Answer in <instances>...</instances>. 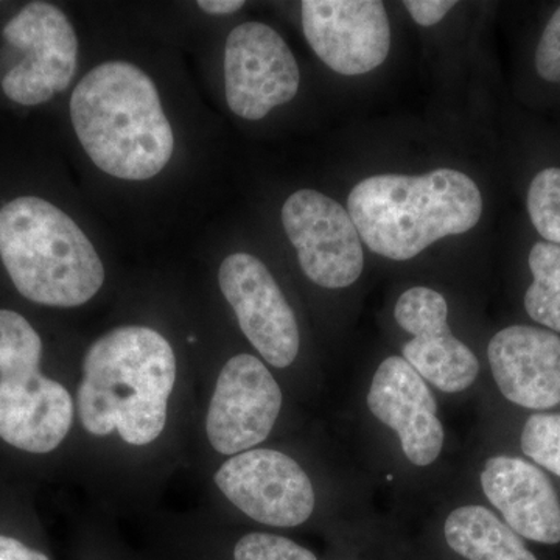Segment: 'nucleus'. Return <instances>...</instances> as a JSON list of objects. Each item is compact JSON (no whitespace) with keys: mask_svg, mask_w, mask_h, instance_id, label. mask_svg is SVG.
<instances>
[{"mask_svg":"<svg viewBox=\"0 0 560 560\" xmlns=\"http://www.w3.org/2000/svg\"><path fill=\"white\" fill-rule=\"evenodd\" d=\"M175 381V352L160 331L140 326L110 330L84 355L81 423L94 436L117 431L127 444H150L167 423Z\"/></svg>","mask_w":560,"mask_h":560,"instance_id":"nucleus-1","label":"nucleus"},{"mask_svg":"<svg viewBox=\"0 0 560 560\" xmlns=\"http://www.w3.org/2000/svg\"><path fill=\"white\" fill-rule=\"evenodd\" d=\"M70 119L88 156L114 178H153L175 151L156 86L131 62L92 69L73 90Z\"/></svg>","mask_w":560,"mask_h":560,"instance_id":"nucleus-2","label":"nucleus"},{"mask_svg":"<svg viewBox=\"0 0 560 560\" xmlns=\"http://www.w3.org/2000/svg\"><path fill=\"white\" fill-rule=\"evenodd\" d=\"M348 206L368 248L399 261L419 256L441 238L466 234L482 215L477 183L455 168L371 176L350 190Z\"/></svg>","mask_w":560,"mask_h":560,"instance_id":"nucleus-3","label":"nucleus"},{"mask_svg":"<svg viewBox=\"0 0 560 560\" xmlns=\"http://www.w3.org/2000/svg\"><path fill=\"white\" fill-rule=\"evenodd\" d=\"M0 259L28 301L79 307L105 282L90 238L68 213L38 197H20L0 209Z\"/></svg>","mask_w":560,"mask_h":560,"instance_id":"nucleus-4","label":"nucleus"},{"mask_svg":"<svg viewBox=\"0 0 560 560\" xmlns=\"http://www.w3.org/2000/svg\"><path fill=\"white\" fill-rule=\"evenodd\" d=\"M3 38L25 54L2 80L10 101L36 106L68 90L75 75L79 39L58 7L28 3L5 25Z\"/></svg>","mask_w":560,"mask_h":560,"instance_id":"nucleus-5","label":"nucleus"},{"mask_svg":"<svg viewBox=\"0 0 560 560\" xmlns=\"http://www.w3.org/2000/svg\"><path fill=\"white\" fill-rule=\"evenodd\" d=\"M282 224L298 250L302 271L323 289H348L364 267L363 246L349 210L320 191L291 195L282 208Z\"/></svg>","mask_w":560,"mask_h":560,"instance_id":"nucleus-6","label":"nucleus"},{"mask_svg":"<svg viewBox=\"0 0 560 560\" xmlns=\"http://www.w3.org/2000/svg\"><path fill=\"white\" fill-rule=\"evenodd\" d=\"M301 72L293 51L275 28L245 22L224 47V90L232 113L260 120L300 91Z\"/></svg>","mask_w":560,"mask_h":560,"instance_id":"nucleus-7","label":"nucleus"},{"mask_svg":"<svg viewBox=\"0 0 560 560\" xmlns=\"http://www.w3.org/2000/svg\"><path fill=\"white\" fill-rule=\"evenodd\" d=\"M221 493L253 521L294 528L312 517L315 489L300 464L270 448L231 456L215 474Z\"/></svg>","mask_w":560,"mask_h":560,"instance_id":"nucleus-8","label":"nucleus"},{"mask_svg":"<svg viewBox=\"0 0 560 560\" xmlns=\"http://www.w3.org/2000/svg\"><path fill=\"white\" fill-rule=\"evenodd\" d=\"M282 400L279 383L257 357H232L210 399L206 422L210 445L228 456L253 451L270 436Z\"/></svg>","mask_w":560,"mask_h":560,"instance_id":"nucleus-9","label":"nucleus"},{"mask_svg":"<svg viewBox=\"0 0 560 560\" xmlns=\"http://www.w3.org/2000/svg\"><path fill=\"white\" fill-rule=\"evenodd\" d=\"M219 282L250 345L271 366H291L300 353V327L264 261L250 254H232L221 264Z\"/></svg>","mask_w":560,"mask_h":560,"instance_id":"nucleus-10","label":"nucleus"},{"mask_svg":"<svg viewBox=\"0 0 560 560\" xmlns=\"http://www.w3.org/2000/svg\"><path fill=\"white\" fill-rule=\"evenodd\" d=\"M302 27L313 51L341 75H363L388 58L390 27L378 0H304Z\"/></svg>","mask_w":560,"mask_h":560,"instance_id":"nucleus-11","label":"nucleus"},{"mask_svg":"<svg viewBox=\"0 0 560 560\" xmlns=\"http://www.w3.org/2000/svg\"><path fill=\"white\" fill-rule=\"evenodd\" d=\"M394 318L411 335L401 353L423 381L447 394L474 385L480 361L452 334L448 304L440 291L427 287L405 291L394 308Z\"/></svg>","mask_w":560,"mask_h":560,"instance_id":"nucleus-12","label":"nucleus"},{"mask_svg":"<svg viewBox=\"0 0 560 560\" xmlns=\"http://www.w3.org/2000/svg\"><path fill=\"white\" fill-rule=\"evenodd\" d=\"M73 405L61 383L39 371L38 360L0 370V438L20 451L49 453L68 436Z\"/></svg>","mask_w":560,"mask_h":560,"instance_id":"nucleus-13","label":"nucleus"},{"mask_svg":"<svg viewBox=\"0 0 560 560\" xmlns=\"http://www.w3.org/2000/svg\"><path fill=\"white\" fill-rule=\"evenodd\" d=\"M368 408L399 436L411 464L427 467L440 458L445 431L425 381L404 357L383 360L372 377Z\"/></svg>","mask_w":560,"mask_h":560,"instance_id":"nucleus-14","label":"nucleus"},{"mask_svg":"<svg viewBox=\"0 0 560 560\" xmlns=\"http://www.w3.org/2000/svg\"><path fill=\"white\" fill-rule=\"evenodd\" d=\"M490 370L504 397L529 410L560 404V337L530 326L497 331L488 346Z\"/></svg>","mask_w":560,"mask_h":560,"instance_id":"nucleus-15","label":"nucleus"},{"mask_svg":"<svg viewBox=\"0 0 560 560\" xmlns=\"http://www.w3.org/2000/svg\"><path fill=\"white\" fill-rule=\"evenodd\" d=\"M481 488L518 536L559 544L560 500L539 467L514 456H493L481 471Z\"/></svg>","mask_w":560,"mask_h":560,"instance_id":"nucleus-16","label":"nucleus"},{"mask_svg":"<svg viewBox=\"0 0 560 560\" xmlns=\"http://www.w3.org/2000/svg\"><path fill=\"white\" fill-rule=\"evenodd\" d=\"M445 540L467 560H537L525 541L485 506H460L444 525Z\"/></svg>","mask_w":560,"mask_h":560,"instance_id":"nucleus-17","label":"nucleus"},{"mask_svg":"<svg viewBox=\"0 0 560 560\" xmlns=\"http://www.w3.org/2000/svg\"><path fill=\"white\" fill-rule=\"evenodd\" d=\"M533 283L525 294L530 318L560 334V246L537 242L529 253Z\"/></svg>","mask_w":560,"mask_h":560,"instance_id":"nucleus-18","label":"nucleus"},{"mask_svg":"<svg viewBox=\"0 0 560 560\" xmlns=\"http://www.w3.org/2000/svg\"><path fill=\"white\" fill-rule=\"evenodd\" d=\"M528 212L541 237L560 246V168L537 173L528 190Z\"/></svg>","mask_w":560,"mask_h":560,"instance_id":"nucleus-19","label":"nucleus"},{"mask_svg":"<svg viewBox=\"0 0 560 560\" xmlns=\"http://www.w3.org/2000/svg\"><path fill=\"white\" fill-rule=\"evenodd\" d=\"M522 451L537 466L560 477V415H533L522 431Z\"/></svg>","mask_w":560,"mask_h":560,"instance_id":"nucleus-20","label":"nucleus"},{"mask_svg":"<svg viewBox=\"0 0 560 560\" xmlns=\"http://www.w3.org/2000/svg\"><path fill=\"white\" fill-rule=\"evenodd\" d=\"M43 341L20 313L0 311V368L25 360H40Z\"/></svg>","mask_w":560,"mask_h":560,"instance_id":"nucleus-21","label":"nucleus"},{"mask_svg":"<svg viewBox=\"0 0 560 560\" xmlns=\"http://www.w3.org/2000/svg\"><path fill=\"white\" fill-rule=\"evenodd\" d=\"M235 560H318L307 548L276 534H246L235 545Z\"/></svg>","mask_w":560,"mask_h":560,"instance_id":"nucleus-22","label":"nucleus"},{"mask_svg":"<svg viewBox=\"0 0 560 560\" xmlns=\"http://www.w3.org/2000/svg\"><path fill=\"white\" fill-rule=\"evenodd\" d=\"M536 69L541 79L560 83V7L541 33L536 50Z\"/></svg>","mask_w":560,"mask_h":560,"instance_id":"nucleus-23","label":"nucleus"},{"mask_svg":"<svg viewBox=\"0 0 560 560\" xmlns=\"http://www.w3.org/2000/svg\"><path fill=\"white\" fill-rule=\"evenodd\" d=\"M404 5L407 7L412 20L419 25L431 27L444 20L445 14L456 7V2H452V0H407Z\"/></svg>","mask_w":560,"mask_h":560,"instance_id":"nucleus-24","label":"nucleus"},{"mask_svg":"<svg viewBox=\"0 0 560 560\" xmlns=\"http://www.w3.org/2000/svg\"><path fill=\"white\" fill-rule=\"evenodd\" d=\"M0 560H49L43 552L32 550L13 537L0 536Z\"/></svg>","mask_w":560,"mask_h":560,"instance_id":"nucleus-25","label":"nucleus"},{"mask_svg":"<svg viewBox=\"0 0 560 560\" xmlns=\"http://www.w3.org/2000/svg\"><path fill=\"white\" fill-rule=\"evenodd\" d=\"M198 7L209 14H231L245 7L243 0H200Z\"/></svg>","mask_w":560,"mask_h":560,"instance_id":"nucleus-26","label":"nucleus"}]
</instances>
